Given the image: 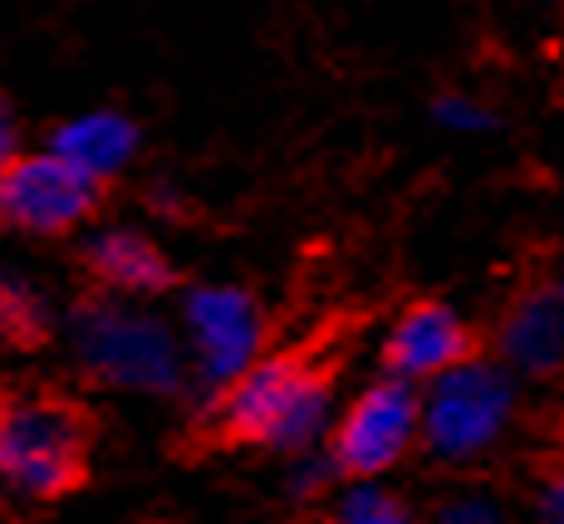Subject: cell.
Instances as JSON below:
<instances>
[{"label": "cell", "instance_id": "cell-6", "mask_svg": "<svg viewBox=\"0 0 564 524\" xmlns=\"http://www.w3.org/2000/svg\"><path fill=\"white\" fill-rule=\"evenodd\" d=\"M99 206V182L74 172L54 152H20L0 167V216L10 231L25 236H64L84 226Z\"/></svg>", "mask_w": 564, "mask_h": 524}, {"label": "cell", "instance_id": "cell-3", "mask_svg": "<svg viewBox=\"0 0 564 524\" xmlns=\"http://www.w3.org/2000/svg\"><path fill=\"white\" fill-rule=\"evenodd\" d=\"M516 417L511 368L496 358H471L422 392V446L437 461H471L491 451Z\"/></svg>", "mask_w": 564, "mask_h": 524}, {"label": "cell", "instance_id": "cell-19", "mask_svg": "<svg viewBox=\"0 0 564 524\" xmlns=\"http://www.w3.org/2000/svg\"><path fill=\"white\" fill-rule=\"evenodd\" d=\"M148 196H153V211H162V216H177L182 196H177V192H172V187H167V182H153V192H148Z\"/></svg>", "mask_w": 564, "mask_h": 524}, {"label": "cell", "instance_id": "cell-5", "mask_svg": "<svg viewBox=\"0 0 564 524\" xmlns=\"http://www.w3.org/2000/svg\"><path fill=\"white\" fill-rule=\"evenodd\" d=\"M412 441H422V392L403 378H378L339 417L329 436V456L359 485V480L393 471L412 451Z\"/></svg>", "mask_w": 564, "mask_h": 524}, {"label": "cell", "instance_id": "cell-1", "mask_svg": "<svg viewBox=\"0 0 564 524\" xmlns=\"http://www.w3.org/2000/svg\"><path fill=\"white\" fill-rule=\"evenodd\" d=\"M74 363L94 382L143 397H177L192 382V363L182 338L162 314L118 294H89L64 319Z\"/></svg>", "mask_w": 564, "mask_h": 524}, {"label": "cell", "instance_id": "cell-15", "mask_svg": "<svg viewBox=\"0 0 564 524\" xmlns=\"http://www.w3.org/2000/svg\"><path fill=\"white\" fill-rule=\"evenodd\" d=\"M432 118H437L442 128H457V133H486V128H496L491 108H481L466 94H442L437 103H432Z\"/></svg>", "mask_w": 564, "mask_h": 524}, {"label": "cell", "instance_id": "cell-2", "mask_svg": "<svg viewBox=\"0 0 564 524\" xmlns=\"http://www.w3.org/2000/svg\"><path fill=\"white\" fill-rule=\"evenodd\" d=\"M0 471L25 500H59L84 485L89 471V427L59 397L25 392L6 402L0 417Z\"/></svg>", "mask_w": 564, "mask_h": 524}, {"label": "cell", "instance_id": "cell-12", "mask_svg": "<svg viewBox=\"0 0 564 524\" xmlns=\"http://www.w3.org/2000/svg\"><path fill=\"white\" fill-rule=\"evenodd\" d=\"M329 422H334V392H329V378L319 368H310L300 378L295 397L285 402L280 422L270 427L265 436V451H280V456H310V451H324V436H329Z\"/></svg>", "mask_w": 564, "mask_h": 524}, {"label": "cell", "instance_id": "cell-11", "mask_svg": "<svg viewBox=\"0 0 564 524\" xmlns=\"http://www.w3.org/2000/svg\"><path fill=\"white\" fill-rule=\"evenodd\" d=\"M138 143H143L138 123L128 113H118V108H94V113L69 118V123H59L50 133L54 157H64L74 172H84V177L99 182V187L113 182L118 172L133 162Z\"/></svg>", "mask_w": 564, "mask_h": 524}, {"label": "cell", "instance_id": "cell-18", "mask_svg": "<svg viewBox=\"0 0 564 524\" xmlns=\"http://www.w3.org/2000/svg\"><path fill=\"white\" fill-rule=\"evenodd\" d=\"M535 515H540V524H564V471L540 480V490H535Z\"/></svg>", "mask_w": 564, "mask_h": 524}, {"label": "cell", "instance_id": "cell-17", "mask_svg": "<svg viewBox=\"0 0 564 524\" xmlns=\"http://www.w3.org/2000/svg\"><path fill=\"white\" fill-rule=\"evenodd\" d=\"M427 524H506V510L486 495H452L432 510Z\"/></svg>", "mask_w": 564, "mask_h": 524}, {"label": "cell", "instance_id": "cell-10", "mask_svg": "<svg viewBox=\"0 0 564 524\" xmlns=\"http://www.w3.org/2000/svg\"><path fill=\"white\" fill-rule=\"evenodd\" d=\"M506 368L530 378H550L564 368V280L535 285L525 299L501 319L496 334Z\"/></svg>", "mask_w": 564, "mask_h": 524}, {"label": "cell", "instance_id": "cell-7", "mask_svg": "<svg viewBox=\"0 0 564 524\" xmlns=\"http://www.w3.org/2000/svg\"><path fill=\"white\" fill-rule=\"evenodd\" d=\"M476 338L466 329V319L442 299H417L393 319V329L383 338V363L388 378L403 382H437L452 368L471 363Z\"/></svg>", "mask_w": 564, "mask_h": 524}, {"label": "cell", "instance_id": "cell-13", "mask_svg": "<svg viewBox=\"0 0 564 524\" xmlns=\"http://www.w3.org/2000/svg\"><path fill=\"white\" fill-rule=\"evenodd\" d=\"M0 324H6V338L15 348H35L54 334L45 294L30 285L25 275H6V285H0Z\"/></svg>", "mask_w": 564, "mask_h": 524}, {"label": "cell", "instance_id": "cell-14", "mask_svg": "<svg viewBox=\"0 0 564 524\" xmlns=\"http://www.w3.org/2000/svg\"><path fill=\"white\" fill-rule=\"evenodd\" d=\"M334 524H412V515L393 490H383L378 480H359V485H349L339 495Z\"/></svg>", "mask_w": 564, "mask_h": 524}, {"label": "cell", "instance_id": "cell-9", "mask_svg": "<svg viewBox=\"0 0 564 524\" xmlns=\"http://www.w3.org/2000/svg\"><path fill=\"white\" fill-rule=\"evenodd\" d=\"M84 265L99 280L108 294L118 299H148V294H167L177 285V270L143 231H128V226H104L84 240Z\"/></svg>", "mask_w": 564, "mask_h": 524}, {"label": "cell", "instance_id": "cell-8", "mask_svg": "<svg viewBox=\"0 0 564 524\" xmlns=\"http://www.w3.org/2000/svg\"><path fill=\"white\" fill-rule=\"evenodd\" d=\"M305 373H310V363H300V358H260L231 392H221V397L206 407L212 412V436L265 446L270 427L280 422V412H285V402L295 397V387Z\"/></svg>", "mask_w": 564, "mask_h": 524}, {"label": "cell", "instance_id": "cell-16", "mask_svg": "<svg viewBox=\"0 0 564 524\" xmlns=\"http://www.w3.org/2000/svg\"><path fill=\"white\" fill-rule=\"evenodd\" d=\"M339 476H344V471L334 466L329 446H324V451H310V456H300L295 471H290V495H295V500H310V495H319V490H329Z\"/></svg>", "mask_w": 564, "mask_h": 524}, {"label": "cell", "instance_id": "cell-4", "mask_svg": "<svg viewBox=\"0 0 564 524\" xmlns=\"http://www.w3.org/2000/svg\"><path fill=\"white\" fill-rule=\"evenodd\" d=\"M182 338L192 348V382L212 407L260 363L265 309L236 285H192L182 294Z\"/></svg>", "mask_w": 564, "mask_h": 524}]
</instances>
